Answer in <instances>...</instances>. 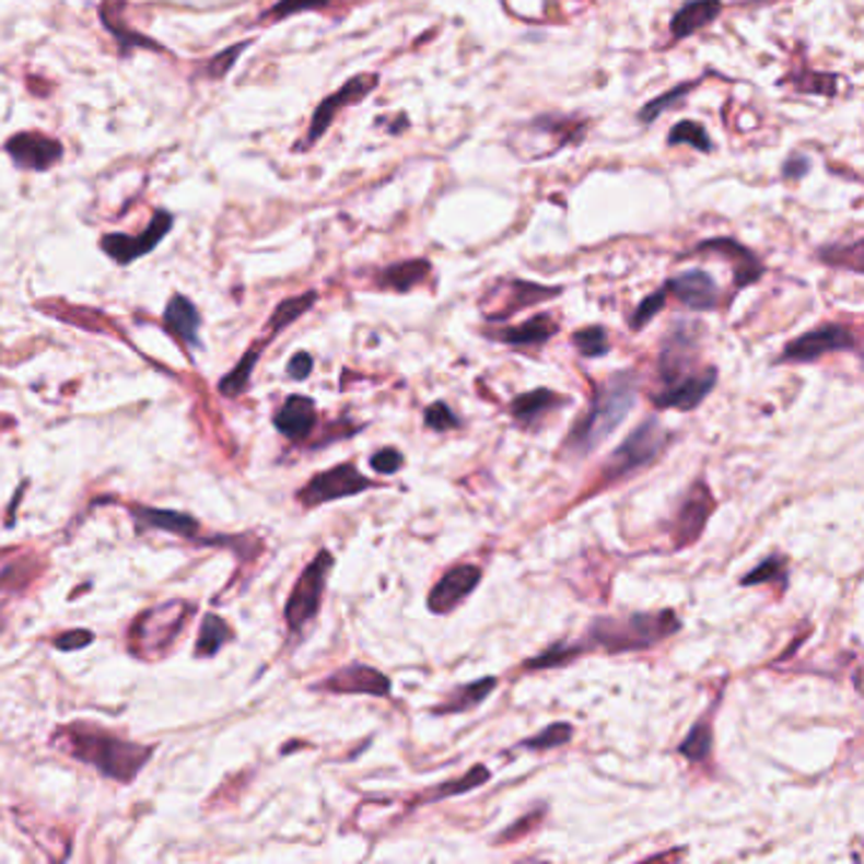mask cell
I'll return each instance as SVG.
<instances>
[{"label":"cell","instance_id":"obj_1","mask_svg":"<svg viewBox=\"0 0 864 864\" xmlns=\"http://www.w3.org/2000/svg\"><path fill=\"white\" fill-rule=\"evenodd\" d=\"M639 396V378L634 371L614 373L602 388L596 390V398L591 401L588 411L573 423L568 434L565 449L573 452L575 457H586L596 449L604 439H609L621 421L631 413Z\"/></svg>","mask_w":864,"mask_h":864},{"label":"cell","instance_id":"obj_2","mask_svg":"<svg viewBox=\"0 0 864 864\" xmlns=\"http://www.w3.org/2000/svg\"><path fill=\"white\" fill-rule=\"evenodd\" d=\"M679 629H682V621L672 609L637 611L623 619H614V616L596 619L588 629V639L604 652L619 654L650 650V646L662 644L664 639L675 637Z\"/></svg>","mask_w":864,"mask_h":864},{"label":"cell","instance_id":"obj_3","mask_svg":"<svg viewBox=\"0 0 864 864\" xmlns=\"http://www.w3.org/2000/svg\"><path fill=\"white\" fill-rule=\"evenodd\" d=\"M69 754L79 761L100 768L104 775L117 781H132L140 768L153 756V748L132 746V743L112 738L109 733L92 731V727L74 725L67 731Z\"/></svg>","mask_w":864,"mask_h":864},{"label":"cell","instance_id":"obj_4","mask_svg":"<svg viewBox=\"0 0 864 864\" xmlns=\"http://www.w3.org/2000/svg\"><path fill=\"white\" fill-rule=\"evenodd\" d=\"M667 442H669L667 429L662 427L659 419L650 416V419L639 423V427L623 439L621 446H616L602 471L604 484L623 482V479L637 475L639 469L650 467V464L659 457L664 446H667Z\"/></svg>","mask_w":864,"mask_h":864},{"label":"cell","instance_id":"obj_5","mask_svg":"<svg viewBox=\"0 0 864 864\" xmlns=\"http://www.w3.org/2000/svg\"><path fill=\"white\" fill-rule=\"evenodd\" d=\"M335 565V558L330 550H319L315 560L302 571V575L294 583L290 598H287L284 619L290 631H302L307 623L315 619L319 606H323V594L327 586V575H330Z\"/></svg>","mask_w":864,"mask_h":864},{"label":"cell","instance_id":"obj_6","mask_svg":"<svg viewBox=\"0 0 864 864\" xmlns=\"http://www.w3.org/2000/svg\"><path fill=\"white\" fill-rule=\"evenodd\" d=\"M371 487H375L373 479L360 475L355 464L348 462L312 477L310 482L297 492V500L305 507H317L325 505V502L355 498V494L371 490Z\"/></svg>","mask_w":864,"mask_h":864},{"label":"cell","instance_id":"obj_7","mask_svg":"<svg viewBox=\"0 0 864 864\" xmlns=\"http://www.w3.org/2000/svg\"><path fill=\"white\" fill-rule=\"evenodd\" d=\"M844 350H857V335L847 325H821L791 340L783 348L779 363H816L824 355L844 353Z\"/></svg>","mask_w":864,"mask_h":864},{"label":"cell","instance_id":"obj_8","mask_svg":"<svg viewBox=\"0 0 864 864\" xmlns=\"http://www.w3.org/2000/svg\"><path fill=\"white\" fill-rule=\"evenodd\" d=\"M715 507H717L715 494L710 492L708 482L700 477L698 482L687 490L682 505H679L675 519H672V540H675V548H687L692 546V542H698Z\"/></svg>","mask_w":864,"mask_h":864},{"label":"cell","instance_id":"obj_9","mask_svg":"<svg viewBox=\"0 0 864 864\" xmlns=\"http://www.w3.org/2000/svg\"><path fill=\"white\" fill-rule=\"evenodd\" d=\"M378 82H381L378 74H358L353 79H348V82L342 84L338 92L330 94V97L319 102L315 115H312L307 138L300 148L305 150V148L315 145V142L323 138L327 130H330L335 115H338L340 109H346L348 104H358L360 100H365L373 90H378Z\"/></svg>","mask_w":864,"mask_h":864},{"label":"cell","instance_id":"obj_10","mask_svg":"<svg viewBox=\"0 0 864 864\" xmlns=\"http://www.w3.org/2000/svg\"><path fill=\"white\" fill-rule=\"evenodd\" d=\"M479 581H482V568L475 563H462L449 568V571L436 581V586L431 588V594L427 598L429 611L436 616L452 614L464 598L475 594Z\"/></svg>","mask_w":864,"mask_h":864},{"label":"cell","instance_id":"obj_11","mask_svg":"<svg viewBox=\"0 0 864 864\" xmlns=\"http://www.w3.org/2000/svg\"><path fill=\"white\" fill-rule=\"evenodd\" d=\"M173 226V215L167 211H157L153 215V221L148 223V229L138 236H127V234H107L102 236V252L112 256L117 264H132L140 256H145L155 249L167 231Z\"/></svg>","mask_w":864,"mask_h":864},{"label":"cell","instance_id":"obj_12","mask_svg":"<svg viewBox=\"0 0 864 864\" xmlns=\"http://www.w3.org/2000/svg\"><path fill=\"white\" fill-rule=\"evenodd\" d=\"M315 690L335 692V694H371V698H390L394 682L383 672L367 667V664H348L323 682L315 685Z\"/></svg>","mask_w":864,"mask_h":864},{"label":"cell","instance_id":"obj_13","mask_svg":"<svg viewBox=\"0 0 864 864\" xmlns=\"http://www.w3.org/2000/svg\"><path fill=\"white\" fill-rule=\"evenodd\" d=\"M694 360H698V338L692 335V325H675L659 353V381H664V386L682 381L685 375H690Z\"/></svg>","mask_w":864,"mask_h":864},{"label":"cell","instance_id":"obj_14","mask_svg":"<svg viewBox=\"0 0 864 864\" xmlns=\"http://www.w3.org/2000/svg\"><path fill=\"white\" fill-rule=\"evenodd\" d=\"M5 153L11 155L15 165L26 167V171H51L63 157V148L49 135L19 132L5 142Z\"/></svg>","mask_w":864,"mask_h":864},{"label":"cell","instance_id":"obj_15","mask_svg":"<svg viewBox=\"0 0 864 864\" xmlns=\"http://www.w3.org/2000/svg\"><path fill=\"white\" fill-rule=\"evenodd\" d=\"M717 386V367L710 365L698 375H685L682 381L672 383L659 394L652 396L657 408H677V411H694Z\"/></svg>","mask_w":864,"mask_h":864},{"label":"cell","instance_id":"obj_16","mask_svg":"<svg viewBox=\"0 0 864 864\" xmlns=\"http://www.w3.org/2000/svg\"><path fill=\"white\" fill-rule=\"evenodd\" d=\"M694 254H717V256H723L725 261H731L735 287H738V290L758 282L766 271L761 259H758V256L750 252L748 246L735 242V238H708V242L698 244Z\"/></svg>","mask_w":864,"mask_h":864},{"label":"cell","instance_id":"obj_17","mask_svg":"<svg viewBox=\"0 0 864 864\" xmlns=\"http://www.w3.org/2000/svg\"><path fill=\"white\" fill-rule=\"evenodd\" d=\"M664 287H667V294H675L692 312H710L720 305V290L715 279L702 269L682 271V275L672 277Z\"/></svg>","mask_w":864,"mask_h":864},{"label":"cell","instance_id":"obj_18","mask_svg":"<svg viewBox=\"0 0 864 864\" xmlns=\"http://www.w3.org/2000/svg\"><path fill=\"white\" fill-rule=\"evenodd\" d=\"M565 406H571V396H560L550 388H535V390H527V394H519V396L512 398L510 413H512V419H515L517 427L533 429L535 423H540V419H546L550 411H556V408H565Z\"/></svg>","mask_w":864,"mask_h":864},{"label":"cell","instance_id":"obj_19","mask_svg":"<svg viewBox=\"0 0 864 864\" xmlns=\"http://www.w3.org/2000/svg\"><path fill=\"white\" fill-rule=\"evenodd\" d=\"M560 330L558 323L550 315H535L527 319L523 325L515 327H498V330H484V335L490 340L505 342L512 348H533V346H546L550 338H556V332Z\"/></svg>","mask_w":864,"mask_h":864},{"label":"cell","instance_id":"obj_20","mask_svg":"<svg viewBox=\"0 0 864 864\" xmlns=\"http://www.w3.org/2000/svg\"><path fill=\"white\" fill-rule=\"evenodd\" d=\"M317 406L310 396H290L275 413V427L292 442H302L315 429Z\"/></svg>","mask_w":864,"mask_h":864},{"label":"cell","instance_id":"obj_21","mask_svg":"<svg viewBox=\"0 0 864 864\" xmlns=\"http://www.w3.org/2000/svg\"><path fill=\"white\" fill-rule=\"evenodd\" d=\"M720 13H723V0H690V3H685L672 15V42H682V38L698 34L700 28L710 26Z\"/></svg>","mask_w":864,"mask_h":864},{"label":"cell","instance_id":"obj_22","mask_svg":"<svg viewBox=\"0 0 864 864\" xmlns=\"http://www.w3.org/2000/svg\"><path fill=\"white\" fill-rule=\"evenodd\" d=\"M163 323L167 327V332L175 335L180 342H186L190 348H198V330H201V312L196 310L194 302L183 294H175L171 300V305L165 307Z\"/></svg>","mask_w":864,"mask_h":864},{"label":"cell","instance_id":"obj_23","mask_svg":"<svg viewBox=\"0 0 864 864\" xmlns=\"http://www.w3.org/2000/svg\"><path fill=\"white\" fill-rule=\"evenodd\" d=\"M560 292H563L560 287H542V284H533V282H510L507 300L502 302L500 310H492L490 315H487V319H492V323H498V319H507V317L515 315L517 310H525V307L538 305V302L553 300Z\"/></svg>","mask_w":864,"mask_h":864},{"label":"cell","instance_id":"obj_24","mask_svg":"<svg viewBox=\"0 0 864 864\" xmlns=\"http://www.w3.org/2000/svg\"><path fill=\"white\" fill-rule=\"evenodd\" d=\"M132 517H135V523H138V527H145V530H165L171 535H180V538H194V535L198 533L196 517L186 515V512L132 507Z\"/></svg>","mask_w":864,"mask_h":864},{"label":"cell","instance_id":"obj_25","mask_svg":"<svg viewBox=\"0 0 864 864\" xmlns=\"http://www.w3.org/2000/svg\"><path fill=\"white\" fill-rule=\"evenodd\" d=\"M498 677H482V679H475V682H467L457 687V690H452L446 694V700L442 705L434 708V715H457V712H467V710H475L482 705V702L490 698V694L498 690Z\"/></svg>","mask_w":864,"mask_h":864},{"label":"cell","instance_id":"obj_26","mask_svg":"<svg viewBox=\"0 0 864 864\" xmlns=\"http://www.w3.org/2000/svg\"><path fill=\"white\" fill-rule=\"evenodd\" d=\"M188 614H194V606H186V604H180V602L171 604V609H167V616H165V623H155V619L148 611V614L140 616L138 623H135L132 634L157 629V634L150 637V642L145 646H148V650H150V646H167L175 639V634H178V631L183 629V623H186Z\"/></svg>","mask_w":864,"mask_h":864},{"label":"cell","instance_id":"obj_27","mask_svg":"<svg viewBox=\"0 0 864 864\" xmlns=\"http://www.w3.org/2000/svg\"><path fill=\"white\" fill-rule=\"evenodd\" d=\"M429 275H431V261H427V259H411V261H401V264H390L388 269L381 271L378 287H381V290L411 292L413 287L421 284Z\"/></svg>","mask_w":864,"mask_h":864},{"label":"cell","instance_id":"obj_28","mask_svg":"<svg viewBox=\"0 0 864 864\" xmlns=\"http://www.w3.org/2000/svg\"><path fill=\"white\" fill-rule=\"evenodd\" d=\"M490 779H492L490 768L482 766V763H477V766H471L469 771L462 775V779H452V781L442 783V786H439V789L429 791V794L421 798V804H436V802H442V798L469 794V791L484 786V783L490 781Z\"/></svg>","mask_w":864,"mask_h":864},{"label":"cell","instance_id":"obj_29","mask_svg":"<svg viewBox=\"0 0 864 864\" xmlns=\"http://www.w3.org/2000/svg\"><path fill=\"white\" fill-rule=\"evenodd\" d=\"M315 302H317V292H305V294H300V297H290V300L279 302L277 310L271 312L269 325H267L269 338H275L277 332H282L284 327H290L294 319H300L307 310H312Z\"/></svg>","mask_w":864,"mask_h":864},{"label":"cell","instance_id":"obj_30","mask_svg":"<svg viewBox=\"0 0 864 864\" xmlns=\"http://www.w3.org/2000/svg\"><path fill=\"white\" fill-rule=\"evenodd\" d=\"M679 754L692 763L708 761L712 754V725L708 717H700L698 723L692 725V731L685 735L682 743H679Z\"/></svg>","mask_w":864,"mask_h":864},{"label":"cell","instance_id":"obj_31","mask_svg":"<svg viewBox=\"0 0 864 864\" xmlns=\"http://www.w3.org/2000/svg\"><path fill=\"white\" fill-rule=\"evenodd\" d=\"M259 353H261V346L252 348L249 353H246L242 360H238V365L234 367V371H231L229 375H223V381L219 383V390H221L223 396H226V398H238L246 388H249V378H252V373H254L256 360H259Z\"/></svg>","mask_w":864,"mask_h":864},{"label":"cell","instance_id":"obj_32","mask_svg":"<svg viewBox=\"0 0 864 864\" xmlns=\"http://www.w3.org/2000/svg\"><path fill=\"white\" fill-rule=\"evenodd\" d=\"M226 639H231L229 623L219 619V616L208 614L201 623V634H198L196 654L198 657H213V654L226 644Z\"/></svg>","mask_w":864,"mask_h":864},{"label":"cell","instance_id":"obj_33","mask_svg":"<svg viewBox=\"0 0 864 864\" xmlns=\"http://www.w3.org/2000/svg\"><path fill=\"white\" fill-rule=\"evenodd\" d=\"M789 579V560L781 556H771L758 563L754 571L746 573L740 579V586H761V583H779V586L786 588Z\"/></svg>","mask_w":864,"mask_h":864},{"label":"cell","instance_id":"obj_34","mask_svg":"<svg viewBox=\"0 0 864 864\" xmlns=\"http://www.w3.org/2000/svg\"><path fill=\"white\" fill-rule=\"evenodd\" d=\"M667 142L669 145H692L694 150H700V153H712V150H715L710 132L700 122H692V119H682V122L672 127Z\"/></svg>","mask_w":864,"mask_h":864},{"label":"cell","instance_id":"obj_35","mask_svg":"<svg viewBox=\"0 0 864 864\" xmlns=\"http://www.w3.org/2000/svg\"><path fill=\"white\" fill-rule=\"evenodd\" d=\"M571 342L583 358H602L611 350L609 332H606V327L602 325H591L583 327V330H575Z\"/></svg>","mask_w":864,"mask_h":864},{"label":"cell","instance_id":"obj_36","mask_svg":"<svg viewBox=\"0 0 864 864\" xmlns=\"http://www.w3.org/2000/svg\"><path fill=\"white\" fill-rule=\"evenodd\" d=\"M702 82V79H692V82H685V84H677L675 90H669V92H664V94H659L657 100H652L650 104H644L642 107V112H639V122H644V125H652L654 119H657L662 112H667L669 107H675V104L679 102V100H685L687 94H690L694 86H698Z\"/></svg>","mask_w":864,"mask_h":864},{"label":"cell","instance_id":"obj_37","mask_svg":"<svg viewBox=\"0 0 864 864\" xmlns=\"http://www.w3.org/2000/svg\"><path fill=\"white\" fill-rule=\"evenodd\" d=\"M573 725L571 723H550L546 731H540L538 735H533V738H525L519 743V748H527V750H553L565 746V743H571L573 738Z\"/></svg>","mask_w":864,"mask_h":864},{"label":"cell","instance_id":"obj_38","mask_svg":"<svg viewBox=\"0 0 864 864\" xmlns=\"http://www.w3.org/2000/svg\"><path fill=\"white\" fill-rule=\"evenodd\" d=\"M579 654H583V646H568V644H553L550 650H546L538 657L527 659L523 667L525 669H553V667H565L571 664Z\"/></svg>","mask_w":864,"mask_h":864},{"label":"cell","instance_id":"obj_39","mask_svg":"<svg viewBox=\"0 0 864 864\" xmlns=\"http://www.w3.org/2000/svg\"><path fill=\"white\" fill-rule=\"evenodd\" d=\"M335 0H277L269 11H264L259 15V21H284L294 13H305V11H319V8H330Z\"/></svg>","mask_w":864,"mask_h":864},{"label":"cell","instance_id":"obj_40","mask_svg":"<svg viewBox=\"0 0 864 864\" xmlns=\"http://www.w3.org/2000/svg\"><path fill=\"white\" fill-rule=\"evenodd\" d=\"M459 423H462L459 416L454 413L444 401L431 404L427 411H423V427L431 429V431H439V434H444V431H452V429H459Z\"/></svg>","mask_w":864,"mask_h":864},{"label":"cell","instance_id":"obj_41","mask_svg":"<svg viewBox=\"0 0 864 864\" xmlns=\"http://www.w3.org/2000/svg\"><path fill=\"white\" fill-rule=\"evenodd\" d=\"M664 302H667V287H662V290L652 292L650 297L642 300V305H639V307L634 310V315H631V319H629L631 330H642V327L650 325L652 319L657 317L659 312H662Z\"/></svg>","mask_w":864,"mask_h":864},{"label":"cell","instance_id":"obj_42","mask_svg":"<svg viewBox=\"0 0 864 864\" xmlns=\"http://www.w3.org/2000/svg\"><path fill=\"white\" fill-rule=\"evenodd\" d=\"M102 21L107 23V28L112 34L117 36V42L122 46H140V49H150V51H160V46L153 42V38L142 36V34H135L132 28L122 26V21H115L107 11H102Z\"/></svg>","mask_w":864,"mask_h":864},{"label":"cell","instance_id":"obj_43","mask_svg":"<svg viewBox=\"0 0 864 864\" xmlns=\"http://www.w3.org/2000/svg\"><path fill=\"white\" fill-rule=\"evenodd\" d=\"M249 46H252V42H238V44L231 46V49L215 54L213 59L208 61V67H206L208 79H223V77H226L229 71L234 69V63H236L238 56H242L246 49H249Z\"/></svg>","mask_w":864,"mask_h":864},{"label":"cell","instance_id":"obj_44","mask_svg":"<svg viewBox=\"0 0 864 864\" xmlns=\"http://www.w3.org/2000/svg\"><path fill=\"white\" fill-rule=\"evenodd\" d=\"M371 467L378 471V475H396V471L404 467V454L394 449V446H386V449L373 454Z\"/></svg>","mask_w":864,"mask_h":864},{"label":"cell","instance_id":"obj_45","mask_svg":"<svg viewBox=\"0 0 864 864\" xmlns=\"http://www.w3.org/2000/svg\"><path fill=\"white\" fill-rule=\"evenodd\" d=\"M94 639V634L92 631H84V629H74V631H69V634H61V637H56V642H54V646L56 650H63V652H74V650H82V646H86L90 644Z\"/></svg>","mask_w":864,"mask_h":864},{"label":"cell","instance_id":"obj_46","mask_svg":"<svg viewBox=\"0 0 864 864\" xmlns=\"http://www.w3.org/2000/svg\"><path fill=\"white\" fill-rule=\"evenodd\" d=\"M312 367H315V363H312V355L297 353L290 360V365H287V373H290L292 381H305L312 373Z\"/></svg>","mask_w":864,"mask_h":864},{"label":"cell","instance_id":"obj_47","mask_svg":"<svg viewBox=\"0 0 864 864\" xmlns=\"http://www.w3.org/2000/svg\"><path fill=\"white\" fill-rule=\"evenodd\" d=\"M806 173H809V160L804 155H791L786 160V165H783V178L786 180H798L804 178Z\"/></svg>","mask_w":864,"mask_h":864},{"label":"cell","instance_id":"obj_48","mask_svg":"<svg viewBox=\"0 0 864 864\" xmlns=\"http://www.w3.org/2000/svg\"><path fill=\"white\" fill-rule=\"evenodd\" d=\"M538 819H540V812H535V814H530V816H525L523 821H515V827L507 829L505 834H502L500 839H502V842H510V839H515L517 834H525L527 829H533V827H535V821H538Z\"/></svg>","mask_w":864,"mask_h":864},{"label":"cell","instance_id":"obj_49","mask_svg":"<svg viewBox=\"0 0 864 864\" xmlns=\"http://www.w3.org/2000/svg\"><path fill=\"white\" fill-rule=\"evenodd\" d=\"M754 3H771V0H754Z\"/></svg>","mask_w":864,"mask_h":864}]
</instances>
